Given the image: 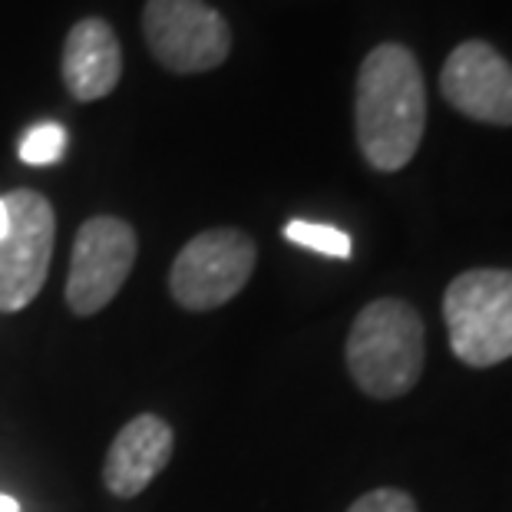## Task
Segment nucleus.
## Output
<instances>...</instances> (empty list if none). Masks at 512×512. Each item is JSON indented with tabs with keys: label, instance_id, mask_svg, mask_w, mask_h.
Here are the masks:
<instances>
[{
	"label": "nucleus",
	"instance_id": "obj_1",
	"mask_svg": "<svg viewBox=\"0 0 512 512\" xmlns=\"http://www.w3.org/2000/svg\"><path fill=\"white\" fill-rule=\"evenodd\" d=\"M357 146L370 169L400 172L417 156L427 129V86L420 63L403 43H380L357 70Z\"/></svg>",
	"mask_w": 512,
	"mask_h": 512
},
{
	"label": "nucleus",
	"instance_id": "obj_2",
	"mask_svg": "<svg viewBox=\"0 0 512 512\" xmlns=\"http://www.w3.org/2000/svg\"><path fill=\"white\" fill-rule=\"evenodd\" d=\"M344 361L354 384L374 400H397L417 387L427 361V328L410 301L377 298L357 314Z\"/></svg>",
	"mask_w": 512,
	"mask_h": 512
},
{
	"label": "nucleus",
	"instance_id": "obj_3",
	"mask_svg": "<svg viewBox=\"0 0 512 512\" xmlns=\"http://www.w3.org/2000/svg\"><path fill=\"white\" fill-rule=\"evenodd\" d=\"M443 321L466 367H496L512 357V268H473L450 281Z\"/></svg>",
	"mask_w": 512,
	"mask_h": 512
},
{
	"label": "nucleus",
	"instance_id": "obj_4",
	"mask_svg": "<svg viewBox=\"0 0 512 512\" xmlns=\"http://www.w3.org/2000/svg\"><path fill=\"white\" fill-rule=\"evenodd\" d=\"M258 265V248L242 228H209L172 261L169 291L185 311H215L242 294Z\"/></svg>",
	"mask_w": 512,
	"mask_h": 512
},
{
	"label": "nucleus",
	"instance_id": "obj_5",
	"mask_svg": "<svg viewBox=\"0 0 512 512\" xmlns=\"http://www.w3.org/2000/svg\"><path fill=\"white\" fill-rule=\"evenodd\" d=\"M143 37L169 73H209L232 53L228 20L205 0H146Z\"/></svg>",
	"mask_w": 512,
	"mask_h": 512
},
{
	"label": "nucleus",
	"instance_id": "obj_6",
	"mask_svg": "<svg viewBox=\"0 0 512 512\" xmlns=\"http://www.w3.org/2000/svg\"><path fill=\"white\" fill-rule=\"evenodd\" d=\"M7 202V235L0 238V311H24L37 298L47 281L53 238H57V215L47 195L34 189H14Z\"/></svg>",
	"mask_w": 512,
	"mask_h": 512
},
{
	"label": "nucleus",
	"instance_id": "obj_7",
	"mask_svg": "<svg viewBox=\"0 0 512 512\" xmlns=\"http://www.w3.org/2000/svg\"><path fill=\"white\" fill-rule=\"evenodd\" d=\"M136 232L116 215H93L80 225L70 252L67 308L80 318L103 311L136 265Z\"/></svg>",
	"mask_w": 512,
	"mask_h": 512
},
{
	"label": "nucleus",
	"instance_id": "obj_8",
	"mask_svg": "<svg viewBox=\"0 0 512 512\" xmlns=\"http://www.w3.org/2000/svg\"><path fill=\"white\" fill-rule=\"evenodd\" d=\"M440 93L456 113L512 126V63L486 40L460 43L440 70Z\"/></svg>",
	"mask_w": 512,
	"mask_h": 512
},
{
	"label": "nucleus",
	"instance_id": "obj_9",
	"mask_svg": "<svg viewBox=\"0 0 512 512\" xmlns=\"http://www.w3.org/2000/svg\"><path fill=\"white\" fill-rule=\"evenodd\" d=\"M176 433L156 413H139L116 433L103 460V486L116 499H136L172 460Z\"/></svg>",
	"mask_w": 512,
	"mask_h": 512
},
{
	"label": "nucleus",
	"instance_id": "obj_10",
	"mask_svg": "<svg viewBox=\"0 0 512 512\" xmlns=\"http://www.w3.org/2000/svg\"><path fill=\"white\" fill-rule=\"evenodd\" d=\"M63 86L76 103H93L110 96L123 76V47L116 30L103 17H86L70 27L63 43Z\"/></svg>",
	"mask_w": 512,
	"mask_h": 512
},
{
	"label": "nucleus",
	"instance_id": "obj_11",
	"mask_svg": "<svg viewBox=\"0 0 512 512\" xmlns=\"http://www.w3.org/2000/svg\"><path fill=\"white\" fill-rule=\"evenodd\" d=\"M285 238L301 248H311V252L328 255V258H351V235L334 225L294 219L285 225Z\"/></svg>",
	"mask_w": 512,
	"mask_h": 512
},
{
	"label": "nucleus",
	"instance_id": "obj_12",
	"mask_svg": "<svg viewBox=\"0 0 512 512\" xmlns=\"http://www.w3.org/2000/svg\"><path fill=\"white\" fill-rule=\"evenodd\" d=\"M67 149V129L60 123H40L20 143V159L27 166H53Z\"/></svg>",
	"mask_w": 512,
	"mask_h": 512
},
{
	"label": "nucleus",
	"instance_id": "obj_13",
	"mask_svg": "<svg viewBox=\"0 0 512 512\" xmlns=\"http://www.w3.org/2000/svg\"><path fill=\"white\" fill-rule=\"evenodd\" d=\"M347 512H417V503H413V496L403 493V489L380 486L364 493Z\"/></svg>",
	"mask_w": 512,
	"mask_h": 512
},
{
	"label": "nucleus",
	"instance_id": "obj_14",
	"mask_svg": "<svg viewBox=\"0 0 512 512\" xmlns=\"http://www.w3.org/2000/svg\"><path fill=\"white\" fill-rule=\"evenodd\" d=\"M0 512H24V509H20V503H17L14 496H4V493H0Z\"/></svg>",
	"mask_w": 512,
	"mask_h": 512
},
{
	"label": "nucleus",
	"instance_id": "obj_15",
	"mask_svg": "<svg viewBox=\"0 0 512 512\" xmlns=\"http://www.w3.org/2000/svg\"><path fill=\"white\" fill-rule=\"evenodd\" d=\"M7 225H10V215H7V202L0 199V238L7 235Z\"/></svg>",
	"mask_w": 512,
	"mask_h": 512
}]
</instances>
